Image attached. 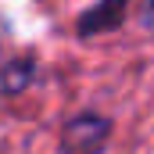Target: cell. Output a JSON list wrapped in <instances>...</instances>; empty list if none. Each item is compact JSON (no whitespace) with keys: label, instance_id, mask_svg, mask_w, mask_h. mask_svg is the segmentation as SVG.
<instances>
[{"label":"cell","instance_id":"1","mask_svg":"<svg viewBox=\"0 0 154 154\" xmlns=\"http://www.w3.org/2000/svg\"><path fill=\"white\" fill-rule=\"evenodd\" d=\"M111 133V122L97 111L75 115L61 133V154H97Z\"/></svg>","mask_w":154,"mask_h":154},{"label":"cell","instance_id":"2","mask_svg":"<svg viewBox=\"0 0 154 154\" xmlns=\"http://www.w3.org/2000/svg\"><path fill=\"white\" fill-rule=\"evenodd\" d=\"M122 14H125V0H100V4H93L79 18V36H97V32L115 29V25H122Z\"/></svg>","mask_w":154,"mask_h":154},{"label":"cell","instance_id":"3","mask_svg":"<svg viewBox=\"0 0 154 154\" xmlns=\"http://www.w3.org/2000/svg\"><path fill=\"white\" fill-rule=\"evenodd\" d=\"M32 79H36V65H32L29 57H18V61H4V65H0V93H4V97L25 93Z\"/></svg>","mask_w":154,"mask_h":154},{"label":"cell","instance_id":"4","mask_svg":"<svg viewBox=\"0 0 154 154\" xmlns=\"http://www.w3.org/2000/svg\"><path fill=\"white\" fill-rule=\"evenodd\" d=\"M143 22L154 29V0H147V7H143Z\"/></svg>","mask_w":154,"mask_h":154}]
</instances>
